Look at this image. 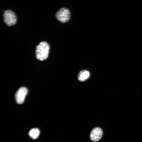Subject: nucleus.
Instances as JSON below:
<instances>
[{
  "label": "nucleus",
  "instance_id": "obj_1",
  "mask_svg": "<svg viewBox=\"0 0 142 142\" xmlns=\"http://www.w3.org/2000/svg\"><path fill=\"white\" fill-rule=\"evenodd\" d=\"M49 46L46 42H42L36 48V54L37 58L40 60L46 59L48 56Z\"/></svg>",
  "mask_w": 142,
  "mask_h": 142
},
{
  "label": "nucleus",
  "instance_id": "obj_2",
  "mask_svg": "<svg viewBox=\"0 0 142 142\" xmlns=\"http://www.w3.org/2000/svg\"><path fill=\"white\" fill-rule=\"evenodd\" d=\"M3 17L4 23L8 26H12L16 23V15L15 12L11 10L7 9L4 11L3 14Z\"/></svg>",
  "mask_w": 142,
  "mask_h": 142
},
{
  "label": "nucleus",
  "instance_id": "obj_3",
  "mask_svg": "<svg viewBox=\"0 0 142 142\" xmlns=\"http://www.w3.org/2000/svg\"><path fill=\"white\" fill-rule=\"evenodd\" d=\"M70 15L69 10L64 7L60 9L55 14L57 19L62 23L68 21L70 19Z\"/></svg>",
  "mask_w": 142,
  "mask_h": 142
},
{
  "label": "nucleus",
  "instance_id": "obj_4",
  "mask_svg": "<svg viewBox=\"0 0 142 142\" xmlns=\"http://www.w3.org/2000/svg\"><path fill=\"white\" fill-rule=\"evenodd\" d=\"M28 92L27 88L24 87H21L18 90L15 95V99L17 103L21 104L23 103Z\"/></svg>",
  "mask_w": 142,
  "mask_h": 142
},
{
  "label": "nucleus",
  "instance_id": "obj_5",
  "mask_svg": "<svg viewBox=\"0 0 142 142\" xmlns=\"http://www.w3.org/2000/svg\"><path fill=\"white\" fill-rule=\"evenodd\" d=\"M103 132L102 129L99 127H96L91 131L90 137L91 140L96 142L102 138Z\"/></svg>",
  "mask_w": 142,
  "mask_h": 142
},
{
  "label": "nucleus",
  "instance_id": "obj_6",
  "mask_svg": "<svg viewBox=\"0 0 142 142\" xmlns=\"http://www.w3.org/2000/svg\"><path fill=\"white\" fill-rule=\"evenodd\" d=\"M90 73L86 70L81 71L78 75V79L81 82H84L87 80L89 77Z\"/></svg>",
  "mask_w": 142,
  "mask_h": 142
},
{
  "label": "nucleus",
  "instance_id": "obj_7",
  "mask_svg": "<svg viewBox=\"0 0 142 142\" xmlns=\"http://www.w3.org/2000/svg\"><path fill=\"white\" fill-rule=\"evenodd\" d=\"M40 133L39 129L37 128H33L31 129L29 133V135L32 138L35 139L38 137Z\"/></svg>",
  "mask_w": 142,
  "mask_h": 142
}]
</instances>
